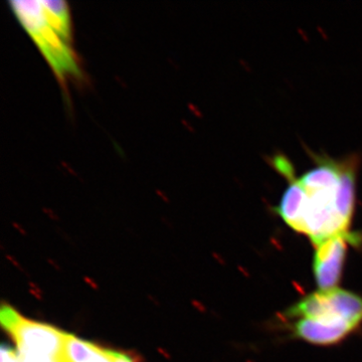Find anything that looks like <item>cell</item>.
<instances>
[{
  "instance_id": "cell-7",
  "label": "cell",
  "mask_w": 362,
  "mask_h": 362,
  "mask_svg": "<svg viewBox=\"0 0 362 362\" xmlns=\"http://www.w3.org/2000/svg\"><path fill=\"white\" fill-rule=\"evenodd\" d=\"M45 17L49 25L67 42L71 38V20L70 9L65 1L40 0Z\"/></svg>"
},
{
  "instance_id": "cell-10",
  "label": "cell",
  "mask_w": 362,
  "mask_h": 362,
  "mask_svg": "<svg viewBox=\"0 0 362 362\" xmlns=\"http://www.w3.org/2000/svg\"><path fill=\"white\" fill-rule=\"evenodd\" d=\"M109 352H110V355H111L113 362H134V360L129 356V355L122 353V352L114 351L111 349H109Z\"/></svg>"
},
{
  "instance_id": "cell-3",
  "label": "cell",
  "mask_w": 362,
  "mask_h": 362,
  "mask_svg": "<svg viewBox=\"0 0 362 362\" xmlns=\"http://www.w3.org/2000/svg\"><path fill=\"white\" fill-rule=\"evenodd\" d=\"M0 322L15 342L19 354L61 359L65 332L51 325L29 320L9 305H2Z\"/></svg>"
},
{
  "instance_id": "cell-8",
  "label": "cell",
  "mask_w": 362,
  "mask_h": 362,
  "mask_svg": "<svg viewBox=\"0 0 362 362\" xmlns=\"http://www.w3.org/2000/svg\"><path fill=\"white\" fill-rule=\"evenodd\" d=\"M1 362H20L19 354L7 345L1 346Z\"/></svg>"
},
{
  "instance_id": "cell-5",
  "label": "cell",
  "mask_w": 362,
  "mask_h": 362,
  "mask_svg": "<svg viewBox=\"0 0 362 362\" xmlns=\"http://www.w3.org/2000/svg\"><path fill=\"white\" fill-rule=\"evenodd\" d=\"M355 329L353 325H329L308 318L293 319V336L317 346H330L344 340Z\"/></svg>"
},
{
  "instance_id": "cell-9",
  "label": "cell",
  "mask_w": 362,
  "mask_h": 362,
  "mask_svg": "<svg viewBox=\"0 0 362 362\" xmlns=\"http://www.w3.org/2000/svg\"><path fill=\"white\" fill-rule=\"evenodd\" d=\"M19 357H20V362H64L62 359H52V358H47V357H35V356H28V355H22V354H19Z\"/></svg>"
},
{
  "instance_id": "cell-4",
  "label": "cell",
  "mask_w": 362,
  "mask_h": 362,
  "mask_svg": "<svg viewBox=\"0 0 362 362\" xmlns=\"http://www.w3.org/2000/svg\"><path fill=\"white\" fill-rule=\"evenodd\" d=\"M361 242L360 233L347 231L329 238L315 245L313 270L319 290L337 288L343 272L348 245Z\"/></svg>"
},
{
  "instance_id": "cell-1",
  "label": "cell",
  "mask_w": 362,
  "mask_h": 362,
  "mask_svg": "<svg viewBox=\"0 0 362 362\" xmlns=\"http://www.w3.org/2000/svg\"><path fill=\"white\" fill-rule=\"evenodd\" d=\"M12 12L25 29L42 57L61 82L67 77H81L75 55L68 45L47 20L40 0L10 1Z\"/></svg>"
},
{
  "instance_id": "cell-6",
  "label": "cell",
  "mask_w": 362,
  "mask_h": 362,
  "mask_svg": "<svg viewBox=\"0 0 362 362\" xmlns=\"http://www.w3.org/2000/svg\"><path fill=\"white\" fill-rule=\"evenodd\" d=\"M61 359L64 362H113L109 349L70 333L65 335Z\"/></svg>"
},
{
  "instance_id": "cell-2",
  "label": "cell",
  "mask_w": 362,
  "mask_h": 362,
  "mask_svg": "<svg viewBox=\"0 0 362 362\" xmlns=\"http://www.w3.org/2000/svg\"><path fill=\"white\" fill-rule=\"evenodd\" d=\"M288 320L308 318L329 325L362 323V297L347 290H318L301 299L284 313Z\"/></svg>"
}]
</instances>
